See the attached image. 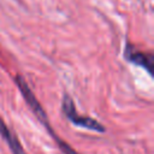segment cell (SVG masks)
I'll use <instances>...</instances> for the list:
<instances>
[{"mask_svg":"<svg viewBox=\"0 0 154 154\" xmlns=\"http://www.w3.org/2000/svg\"><path fill=\"white\" fill-rule=\"evenodd\" d=\"M14 81H16V84H17V87H18L19 91L22 93L23 97L25 99L26 103H28V105H29V107L32 109L34 114L37 117V119L41 122V124L47 129V131L49 132V135H51V136L54 138V141L58 143V146H59L60 150H61L64 154H78L76 150H73V148H72L70 144H67V143H66V142H64V141H63L58 135H55V132L53 131V128H52V126H51V124H49V120H48V118H47V114H46L45 109L42 108V106H41V105H40V102L37 101V99L35 97L34 93L31 91V89H30V88H29V85L26 84L25 79H24L22 76L17 75V76H16V78H14Z\"/></svg>","mask_w":154,"mask_h":154,"instance_id":"obj_1","label":"cell"},{"mask_svg":"<svg viewBox=\"0 0 154 154\" xmlns=\"http://www.w3.org/2000/svg\"><path fill=\"white\" fill-rule=\"evenodd\" d=\"M63 113L64 116L76 126L78 128H83V129H88V130H91V131H96V132H105V126L99 123L96 119H93L90 117H85V116H81L77 111H76V107H75V103H73V100L71 99L70 95L65 94L64 95V99H63Z\"/></svg>","mask_w":154,"mask_h":154,"instance_id":"obj_2","label":"cell"},{"mask_svg":"<svg viewBox=\"0 0 154 154\" xmlns=\"http://www.w3.org/2000/svg\"><path fill=\"white\" fill-rule=\"evenodd\" d=\"M124 58L130 61L131 64H135L142 69H144L149 75H152V66H153V54L152 53H146L142 51H138L135 46L128 43L125 52H124Z\"/></svg>","mask_w":154,"mask_h":154,"instance_id":"obj_3","label":"cell"},{"mask_svg":"<svg viewBox=\"0 0 154 154\" xmlns=\"http://www.w3.org/2000/svg\"><path fill=\"white\" fill-rule=\"evenodd\" d=\"M0 135L2 136V138L7 143V146L10 147L12 154H26L25 150L23 149L19 140L10 131V129L7 128L5 122L1 119V117H0Z\"/></svg>","mask_w":154,"mask_h":154,"instance_id":"obj_4","label":"cell"}]
</instances>
